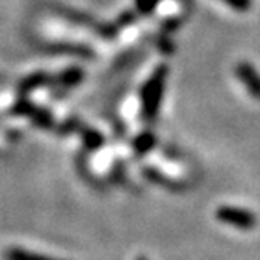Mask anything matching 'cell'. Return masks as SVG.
Listing matches in <instances>:
<instances>
[{
  "mask_svg": "<svg viewBox=\"0 0 260 260\" xmlns=\"http://www.w3.org/2000/svg\"><path fill=\"white\" fill-rule=\"evenodd\" d=\"M83 139H85V144L90 149H96V147H100V145L103 144V137L96 132V130H93V128H85V130H83Z\"/></svg>",
  "mask_w": 260,
  "mask_h": 260,
  "instance_id": "ba28073f",
  "label": "cell"
},
{
  "mask_svg": "<svg viewBox=\"0 0 260 260\" xmlns=\"http://www.w3.org/2000/svg\"><path fill=\"white\" fill-rule=\"evenodd\" d=\"M137 260H147V258H145V257H142V255H140V257H137Z\"/></svg>",
  "mask_w": 260,
  "mask_h": 260,
  "instance_id": "7c38bea8",
  "label": "cell"
},
{
  "mask_svg": "<svg viewBox=\"0 0 260 260\" xmlns=\"http://www.w3.org/2000/svg\"><path fill=\"white\" fill-rule=\"evenodd\" d=\"M44 81V76L43 75H34V76H30L27 78V80L24 81V85H22V90H32V88H36L38 85H41V83Z\"/></svg>",
  "mask_w": 260,
  "mask_h": 260,
  "instance_id": "8fae6325",
  "label": "cell"
},
{
  "mask_svg": "<svg viewBox=\"0 0 260 260\" xmlns=\"http://www.w3.org/2000/svg\"><path fill=\"white\" fill-rule=\"evenodd\" d=\"M225 4H228V7H232L237 12H247L252 9V0H223Z\"/></svg>",
  "mask_w": 260,
  "mask_h": 260,
  "instance_id": "30bf717a",
  "label": "cell"
},
{
  "mask_svg": "<svg viewBox=\"0 0 260 260\" xmlns=\"http://www.w3.org/2000/svg\"><path fill=\"white\" fill-rule=\"evenodd\" d=\"M160 0H135V5H137V10L140 14H150L152 10L157 7V4Z\"/></svg>",
  "mask_w": 260,
  "mask_h": 260,
  "instance_id": "9c48e42d",
  "label": "cell"
},
{
  "mask_svg": "<svg viewBox=\"0 0 260 260\" xmlns=\"http://www.w3.org/2000/svg\"><path fill=\"white\" fill-rule=\"evenodd\" d=\"M235 75L243 83V86L247 88V91L253 98L260 100V75L255 68L250 63H238L235 68Z\"/></svg>",
  "mask_w": 260,
  "mask_h": 260,
  "instance_id": "3957f363",
  "label": "cell"
},
{
  "mask_svg": "<svg viewBox=\"0 0 260 260\" xmlns=\"http://www.w3.org/2000/svg\"><path fill=\"white\" fill-rule=\"evenodd\" d=\"M5 260H63V258H54L49 255H43V253L29 252L25 248L20 247H10L7 252L4 253Z\"/></svg>",
  "mask_w": 260,
  "mask_h": 260,
  "instance_id": "277c9868",
  "label": "cell"
},
{
  "mask_svg": "<svg viewBox=\"0 0 260 260\" xmlns=\"http://www.w3.org/2000/svg\"><path fill=\"white\" fill-rule=\"evenodd\" d=\"M83 80V70L81 68H68L59 76V81L66 86H75Z\"/></svg>",
  "mask_w": 260,
  "mask_h": 260,
  "instance_id": "52a82bcc",
  "label": "cell"
},
{
  "mask_svg": "<svg viewBox=\"0 0 260 260\" xmlns=\"http://www.w3.org/2000/svg\"><path fill=\"white\" fill-rule=\"evenodd\" d=\"M216 218L218 221L240 228V230H252V228L257 226V216L252 211L233 206H220L216 210Z\"/></svg>",
  "mask_w": 260,
  "mask_h": 260,
  "instance_id": "7a4b0ae2",
  "label": "cell"
},
{
  "mask_svg": "<svg viewBox=\"0 0 260 260\" xmlns=\"http://www.w3.org/2000/svg\"><path fill=\"white\" fill-rule=\"evenodd\" d=\"M144 176L147 179L152 181V183H157V184L164 186V188H168L171 191H179L181 188H183V186H181L179 183H176V181L166 178L162 173H159V171H155V169H145L144 171Z\"/></svg>",
  "mask_w": 260,
  "mask_h": 260,
  "instance_id": "5b68a950",
  "label": "cell"
},
{
  "mask_svg": "<svg viewBox=\"0 0 260 260\" xmlns=\"http://www.w3.org/2000/svg\"><path fill=\"white\" fill-rule=\"evenodd\" d=\"M155 145V135L152 132H144L135 137L134 140V149L137 154H145L150 149H154Z\"/></svg>",
  "mask_w": 260,
  "mask_h": 260,
  "instance_id": "8992f818",
  "label": "cell"
},
{
  "mask_svg": "<svg viewBox=\"0 0 260 260\" xmlns=\"http://www.w3.org/2000/svg\"><path fill=\"white\" fill-rule=\"evenodd\" d=\"M168 73H169L168 66L164 64L157 66L149 80L145 81L142 91H140V98H142V117L145 120H154L157 117L160 102H162V95H164V85H166Z\"/></svg>",
  "mask_w": 260,
  "mask_h": 260,
  "instance_id": "6da1fadb",
  "label": "cell"
}]
</instances>
